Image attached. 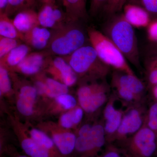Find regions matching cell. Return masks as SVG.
Wrapping results in <instances>:
<instances>
[{"instance_id":"obj_1","label":"cell","mask_w":157,"mask_h":157,"mask_svg":"<svg viewBox=\"0 0 157 157\" xmlns=\"http://www.w3.org/2000/svg\"><path fill=\"white\" fill-rule=\"evenodd\" d=\"M111 16L104 26V34L115 44L126 59L138 66L139 51L133 27L122 14Z\"/></svg>"},{"instance_id":"obj_2","label":"cell","mask_w":157,"mask_h":157,"mask_svg":"<svg viewBox=\"0 0 157 157\" xmlns=\"http://www.w3.org/2000/svg\"><path fill=\"white\" fill-rule=\"evenodd\" d=\"M78 22H69L56 29L48 44L51 52L67 56L86 45L88 35Z\"/></svg>"},{"instance_id":"obj_3","label":"cell","mask_w":157,"mask_h":157,"mask_svg":"<svg viewBox=\"0 0 157 157\" xmlns=\"http://www.w3.org/2000/svg\"><path fill=\"white\" fill-rule=\"evenodd\" d=\"M87 32L90 45L104 63L124 73L134 75L124 55L104 33L93 28L88 29Z\"/></svg>"},{"instance_id":"obj_4","label":"cell","mask_w":157,"mask_h":157,"mask_svg":"<svg viewBox=\"0 0 157 157\" xmlns=\"http://www.w3.org/2000/svg\"><path fill=\"white\" fill-rule=\"evenodd\" d=\"M63 58L79 75L94 74L97 76L106 75L109 66L100 59L91 45H85Z\"/></svg>"},{"instance_id":"obj_5","label":"cell","mask_w":157,"mask_h":157,"mask_svg":"<svg viewBox=\"0 0 157 157\" xmlns=\"http://www.w3.org/2000/svg\"><path fill=\"white\" fill-rule=\"evenodd\" d=\"M131 157H154L157 155V140L154 132L148 127L139 130L124 149Z\"/></svg>"},{"instance_id":"obj_6","label":"cell","mask_w":157,"mask_h":157,"mask_svg":"<svg viewBox=\"0 0 157 157\" xmlns=\"http://www.w3.org/2000/svg\"><path fill=\"white\" fill-rule=\"evenodd\" d=\"M80 107L87 113H93L101 107L106 101L104 88L98 84L82 86L78 91Z\"/></svg>"},{"instance_id":"obj_7","label":"cell","mask_w":157,"mask_h":157,"mask_svg":"<svg viewBox=\"0 0 157 157\" xmlns=\"http://www.w3.org/2000/svg\"><path fill=\"white\" fill-rule=\"evenodd\" d=\"M48 70L57 81L67 86H72L76 83L77 74L63 58L57 57L49 64Z\"/></svg>"},{"instance_id":"obj_8","label":"cell","mask_w":157,"mask_h":157,"mask_svg":"<svg viewBox=\"0 0 157 157\" xmlns=\"http://www.w3.org/2000/svg\"><path fill=\"white\" fill-rule=\"evenodd\" d=\"M123 15L130 24L137 28L147 27L151 17L142 7L132 3H127L123 7Z\"/></svg>"},{"instance_id":"obj_9","label":"cell","mask_w":157,"mask_h":157,"mask_svg":"<svg viewBox=\"0 0 157 157\" xmlns=\"http://www.w3.org/2000/svg\"><path fill=\"white\" fill-rule=\"evenodd\" d=\"M39 24L42 27L54 28L59 23H61L65 14L60 9L53 5H43L38 14Z\"/></svg>"},{"instance_id":"obj_10","label":"cell","mask_w":157,"mask_h":157,"mask_svg":"<svg viewBox=\"0 0 157 157\" xmlns=\"http://www.w3.org/2000/svg\"><path fill=\"white\" fill-rule=\"evenodd\" d=\"M51 137L63 157L70 155L75 151L77 137L72 132L56 131L52 134Z\"/></svg>"},{"instance_id":"obj_11","label":"cell","mask_w":157,"mask_h":157,"mask_svg":"<svg viewBox=\"0 0 157 157\" xmlns=\"http://www.w3.org/2000/svg\"><path fill=\"white\" fill-rule=\"evenodd\" d=\"M20 33L25 34L39 25L38 14L32 9H27L16 13L12 20Z\"/></svg>"},{"instance_id":"obj_12","label":"cell","mask_w":157,"mask_h":157,"mask_svg":"<svg viewBox=\"0 0 157 157\" xmlns=\"http://www.w3.org/2000/svg\"><path fill=\"white\" fill-rule=\"evenodd\" d=\"M68 22H78L86 19V0H63Z\"/></svg>"},{"instance_id":"obj_13","label":"cell","mask_w":157,"mask_h":157,"mask_svg":"<svg viewBox=\"0 0 157 157\" xmlns=\"http://www.w3.org/2000/svg\"><path fill=\"white\" fill-rule=\"evenodd\" d=\"M51 36L47 28L36 26L25 34L24 41L33 48L41 50L48 45Z\"/></svg>"},{"instance_id":"obj_14","label":"cell","mask_w":157,"mask_h":157,"mask_svg":"<svg viewBox=\"0 0 157 157\" xmlns=\"http://www.w3.org/2000/svg\"><path fill=\"white\" fill-rule=\"evenodd\" d=\"M45 56L40 52L29 53L16 68L25 75H32L39 73L45 62Z\"/></svg>"},{"instance_id":"obj_15","label":"cell","mask_w":157,"mask_h":157,"mask_svg":"<svg viewBox=\"0 0 157 157\" xmlns=\"http://www.w3.org/2000/svg\"><path fill=\"white\" fill-rule=\"evenodd\" d=\"M142 123V119L138 111L135 109H132L122 119L118 129L119 135L126 136L137 132L140 128Z\"/></svg>"},{"instance_id":"obj_16","label":"cell","mask_w":157,"mask_h":157,"mask_svg":"<svg viewBox=\"0 0 157 157\" xmlns=\"http://www.w3.org/2000/svg\"><path fill=\"white\" fill-rule=\"evenodd\" d=\"M19 140L23 151L29 157H58L30 136L22 135Z\"/></svg>"},{"instance_id":"obj_17","label":"cell","mask_w":157,"mask_h":157,"mask_svg":"<svg viewBox=\"0 0 157 157\" xmlns=\"http://www.w3.org/2000/svg\"><path fill=\"white\" fill-rule=\"evenodd\" d=\"M30 48L26 44H19L5 56L1 58V66L4 67H15L29 54Z\"/></svg>"},{"instance_id":"obj_18","label":"cell","mask_w":157,"mask_h":157,"mask_svg":"<svg viewBox=\"0 0 157 157\" xmlns=\"http://www.w3.org/2000/svg\"><path fill=\"white\" fill-rule=\"evenodd\" d=\"M115 81L117 87L124 88L135 94H140L144 90L143 83L135 75L126 73L118 76Z\"/></svg>"},{"instance_id":"obj_19","label":"cell","mask_w":157,"mask_h":157,"mask_svg":"<svg viewBox=\"0 0 157 157\" xmlns=\"http://www.w3.org/2000/svg\"><path fill=\"white\" fill-rule=\"evenodd\" d=\"M0 35L2 36L23 41L24 38V35L17 30L12 20L5 13L0 14Z\"/></svg>"},{"instance_id":"obj_20","label":"cell","mask_w":157,"mask_h":157,"mask_svg":"<svg viewBox=\"0 0 157 157\" xmlns=\"http://www.w3.org/2000/svg\"><path fill=\"white\" fill-rule=\"evenodd\" d=\"M104 117L106 119L105 131L109 134L118 130L121 122V113L114 108L112 104H109L105 108Z\"/></svg>"},{"instance_id":"obj_21","label":"cell","mask_w":157,"mask_h":157,"mask_svg":"<svg viewBox=\"0 0 157 157\" xmlns=\"http://www.w3.org/2000/svg\"><path fill=\"white\" fill-rule=\"evenodd\" d=\"M30 137L41 146L48 150L58 157H63L59 152L51 137L44 132L33 128L30 130Z\"/></svg>"},{"instance_id":"obj_22","label":"cell","mask_w":157,"mask_h":157,"mask_svg":"<svg viewBox=\"0 0 157 157\" xmlns=\"http://www.w3.org/2000/svg\"><path fill=\"white\" fill-rule=\"evenodd\" d=\"M45 84V95L56 98L61 95L67 94L69 91L68 86L54 78H42Z\"/></svg>"},{"instance_id":"obj_23","label":"cell","mask_w":157,"mask_h":157,"mask_svg":"<svg viewBox=\"0 0 157 157\" xmlns=\"http://www.w3.org/2000/svg\"><path fill=\"white\" fill-rule=\"evenodd\" d=\"M36 1V0H8V6L5 13L9 16L25 9H32Z\"/></svg>"},{"instance_id":"obj_24","label":"cell","mask_w":157,"mask_h":157,"mask_svg":"<svg viewBox=\"0 0 157 157\" xmlns=\"http://www.w3.org/2000/svg\"><path fill=\"white\" fill-rule=\"evenodd\" d=\"M153 52L147 63V77L149 84L155 87L157 85V52Z\"/></svg>"},{"instance_id":"obj_25","label":"cell","mask_w":157,"mask_h":157,"mask_svg":"<svg viewBox=\"0 0 157 157\" xmlns=\"http://www.w3.org/2000/svg\"><path fill=\"white\" fill-rule=\"evenodd\" d=\"M127 3L142 7L150 14L153 19L157 18V0H128Z\"/></svg>"},{"instance_id":"obj_26","label":"cell","mask_w":157,"mask_h":157,"mask_svg":"<svg viewBox=\"0 0 157 157\" xmlns=\"http://www.w3.org/2000/svg\"><path fill=\"white\" fill-rule=\"evenodd\" d=\"M0 38V58H2L19 44L18 39L2 36Z\"/></svg>"},{"instance_id":"obj_27","label":"cell","mask_w":157,"mask_h":157,"mask_svg":"<svg viewBox=\"0 0 157 157\" xmlns=\"http://www.w3.org/2000/svg\"><path fill=\"white\" fill-rule=\"evenodd\" d=\"M11 84L9 73L6 68L0 67V93L6 94L11 91Z\"/></svg>"},{"instance_id":"obj_28","label":"cell","mask_w":157,"mask_h":157,"mask_svg":"<svg viewBox=\"0 0 157 157\" xmlns=\"http://www.w3.org/2000/svg\"><path fill=\"white\" fill-rule=\"evenodd\" d=\"M57 104L65 110H70L75 108L76 105L75 98L68 94L61 95L55 98Z\"/></svg>"},{"instance_id":"obj_29","label":"cell","mask_w":157,"mask_h":157,"mask_svg":"<svg viewBox=\"0 0 157 157\" xmlns=\"http://www.w3.org/2000/svg\"><path fill=\"white\" fill-rule=\"evenodd\" d=\"M128 0H108L105 5L104 10L109 16L115 15L123 9Z\"/></svg>"},{"instance_id":"obj_30","label":"cell","mask_w":157,"mask_h":157,"mask_svg":"<svg viewBox=\"0 0 157 157\" xmlns=\"http://www.w3.org/2000/svg\"><path fill=\"white\" fill-rule=\"evenodd\" d=\"M34 104L24 98L18 97L16 102L17 110L22 115L30 116L34 112Z\"/></svg>"},{"instance_id":"obj_31","label":"cell","mask_w":157,"mask_h":157,"mask_svg":"<svg viewBox=\"0 0 157 157\" xmlns=\"http://www.w3.org/2000/svg\"><path fill=\"white\" fill-rule=\"evenodd\" d=\"M38 93L35 86L26 85L21 88L18 97H21L35 104Z\"/></svg>"},{"instance_id":"obj_32","label":"cell","mask_w":157,"mask_h":157,"mask_svg":"<svg viewBox=\"0 0 157 157\" xmlns=\"http://www.w3.org/2000/svg\"><path fill=\"white\" fill-rule=\"evenodd\" d=\"M59 122L60 125L66 129L70 128L76 125L73 109L64 113L61 116Z\"/></svg>"},{"instance_id":"obj_33","label":"cell","mask_w":157,"mask_h":157,"mask_svg":"<svg viewBox=\"0 0 157 157\" xmlns=\"http://www.w3.org/2000/svg\"><path fill=\"white\" fill-rule=\"evenodd\" d=\"M99 157H131L125 149L114 146H108L105 151Z\"/></svg>"},{"instance_id":"obj_34","label":"cell","mask_w":157,"mask_h":157,"mask_svg":"<svg viewBox=\"0 0 157 157\" xmlns=\"http://www.w3.org/2000/svg\"><path fill=\"white\" fill-rule=\"evenodd\" d=\"M147 35L151 42L157 44V18L151 20L147 26Z\"/></svg>"},{"instance_id":"obj_35","label":"cell","mask_w":157,"mask_h":157,"mask_svg":"<svg viewBox=\"0 0 157 157\" xmlns=\"http://www.w3.org/2000/svg\"><path fill=\"white\" fill-rule=\"evenodd\" d=\"M119 94L122 98L127 101H132L135 98V94L123 87H118Z\"/></svg>"},{"instance_id":"obj_36","label":"cell","mask_w":157,"mask_h":157,"mask_svg":"<svg viewBox=\"0 0 157 157\" xmlns=\"http://www.w3.org/2000/svg\"><path fill=\"white\" fill-rule=\"evenodd\" d=\"M8 4V0H0V13H5Z\"/></svg>"},{"instance_id":"obj_37","label":"cell","mask_w":157,"mask_h":157,"mask_svg":"<svg viewBox=\"0 0 157 157\" xmlns=\"http://www.w3.org/2000/svg\"><path fill=\"white\" fill-rule=\"evenodd\" d=\"M43 5H53L55 0H39Z\"/></svg>"},{"instance_id":"obj_38","label":"cell","mask_w":157,"mask_h":157,"mask_svg":"<svg viewBox=\"0 0 157 157\" xmlns=\"http://www.w3.org/2000/svg\"><path fill=\"white\" fill-rule=\"evenodd\" d=\"M154 94L156 98H157V85L154 87Z\"/></svg>"},{"instance_id":"obj_39","label":"cell","mask_w":157,"mask_h":157,"mask_svg":"<svg viewBox=\"0 0 157 157\" xmlns=\"http://www.w3.org/2000/svg\"><path fill=\"white\" fill-rule=\"evenodd\" d=\"M29 157L27 155H17V156H15V157Z\"/></svg>"},{"instance_id":"obj_40","label":"cell","mask_w":157,"mask_h":157,"mask_svg":"<svg viewBox=\"0 0 157 157\" xmlns=\"http://www.w3.org/2000/svg\"><path fill=\"white\" fill-rule=\"evenodd\" d=\"M155 45H157L154 48V50L153 52H157V44H155Z\"/></svg>"},{"instance_id":"obj_41","label":"cell","mask_w":157,"mask_h":157,"mask_svg":"<svg viewBox=\"0 0 157 157\" xmlns=\"http://www.w3.org/2000/svg\"><path fill=\"white\" fill-rule=\"evenodd\" d=\"M62 2H63V0H62Z\"/></svg>"}]
</instances>
